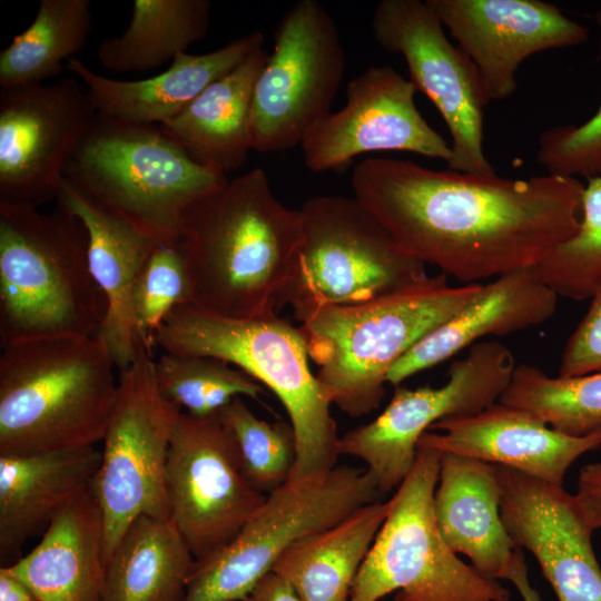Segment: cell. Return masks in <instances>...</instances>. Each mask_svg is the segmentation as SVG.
<instances>
[{
	"label": "cell",
	"mask_w": 601,
	"mask_h": 601,
	"mask_svg": "<svg viewBox=\"0 0 601 601\" xmlns=\"http://www.w3.org/2000/svg\"><path fill=\"white\" fill-rule=\"evenodd\" d=\"M598 58L601 59V36ZM536 159L549 174L585 179L601 175V106L579 126L544 130L539 138Z\"/></svg>",
	"instance_id": "obj_37"
},
{
	"label": "cell",
	"mask_w": 601,
	"mask_h": 601,
	"mask_svg": "<svg viewBox=\"0 0 601 601\" xmlns=\"http://www.w3.org/2000/svg\"><path fill=\"white\" fill-rule=\"evenodd\" d=\"M164 353L221 359L269 388L286 410L297 454L289 480L336 467L339 436L331 401L311 371L305 337L278 316L236 319L194 303L176 307L154 339Z\"/></svg>",
	"instance_id": "obj_6"
},
{
	"label": "cell",
	"mask_w": 601,
	"mask_h": 601,
	"mask_svg": "<svg viewBox=\"0 0 601 601\" xmlns=\"http://www.w3.org/2000/svg\"><path fill=\"white\" fill-rule=\"evenodd\" d=\"M375 41L403 56L410 81L435 106L452 138L449 169L494 175L483 151V111L489 104L475 66L453 46L440 19L420 0H382L372 21Z\"/></svg>",
	"instance_id": "obj_15"
},
{
	"label": "cell",
	"mask_w": 601,
	"mask_h": 601,
	"mask_svg": "<svg viewBox=\"0 0 601 601\" xmlns=\"http://www.w3.org/2000/svg\"><path fill=\"white\" fill-rule=\"evenodd\" d=\"M501 518L516 548L530 551L559 601H601V568L593 530L573 494L497 465Z\"/></svg>",
	"instance_id": "obj_19"
},
{
	"label": "cell",
	"mask_w": 601,
	"mask_h": 601,
	"mask_svg": "<svg viewBox=\"0 0 601 601\" xmlns=\"http://www.w3.org/2000/svg\"><path fill=\"white\" fill-rule=\"evenodd\" d=\"M195 563L170 519L141 515L106 562L102 601H181Z\"/></svg>",
	"instance_id": "obj_29"
},
{
	"label": "cell",
	"mask_w": 601,
	"mask_h": 601,
	"mask_svg": "<svg viewBox=\"0 0 601 601\" xmlns=\"http://www.w3.org/2000/svg\"><path fill=\"white\" fill-rule=\"evenodd\" d=\"M351 187L404 252L463 285L534 268L577 234L584 190L571 176L509 179L377 156L353 167Z\"/></svg>",
	"instance_id": "obj_1"
},
{
	"label": "cell",
	"mask_w": 601,
	"mask_h": 601,
	"mask_svg": "<svg viewBox=\"0 0 601 601\" xmlns=\"http://www.w3.org/2000/svg\"><path fill=\"white\" fill-rule=\"evenodd\" d=\"M91 483L61 509L29 553L4 565L38 601H102L104 523Z\"/></svg>",
	"instance_id": "obj_25"
},
{
	"label": "cell",
	"mask_w": 601,
	"mask_h": 601,
	"mask_svg": "<svg viewBox=\"0 0 601 601\" xmlns=\"http://www.w3.org/2000/svg\"><path fill=\"white\" fill-rule=\"evenodd\" d=\"M587 524L594 531L601 528V462L584 465L579 473L573 494Z\"/></svg>",
	"instance_id": "obj_39"
},
{
	"label": "cell",
	"mask_w": 601,
	"mask_h": 601,
	"mask_svg": "<svg viewBox=\"0 0 601 601\" xmlns=\"http://www.w3.org/2000/svg\"><path fill=\"white\" fill-rule=\"evenodd\" d=\"M95 446L0 455V558L18 555L26 541L43 533L53 518L99 467Z\"/></svg>",
	"instance_id": "obj_26"
},
{
	"label": "cell",
	"mask_w": 601,
	"mask_h": 601,
	"mask_svg": "<svg viewBox=\"0 0 601 601\" xmlns=\"http://www.w3.org/2000/svg\"><path fill=\"white\" fill-rule=\"evenodd\" d=\"M599 21H600V23H601V13H599Z\"/></svg>",
	"instance_id": "obj_43"
},
{
	"label": "cell",
	"mask_w": 601,
	"mask_h": 601,
	"mask_svg": "<svg viewBox=\"0 0 601 601\" xmlns=\"http://www.w3.org/2000/svg\"><path fill=\"white\" fill-rule=\"evenodd\" d=\"M268 58L263 48L208 86L178 116L158 125L197 164L227 175L252 150L249 114L255 83Z\"/></svg>",
	"instance_id": "obj_27"
},
{
	"label": "cell",
	"mask_w": 601,
	"mask_h": 601,
	"mask_svg": "<svg viewBox=\"0 0 601 601\" xmlns=\"http://www.w3.org/2000/svg\"><path fill=\"white\" fill-rule=\"evenodd\" d=\"M391 506L370 503L336 525L292 545L273 572L285 579L302 601H351L354 581Z\"/></svg>",
	"instance_id": "obj_28"
},
{
	"label": "cell",
	"mask_w": 601,
	"mask_h": 601,
	"mask_svg": "<svg viewBox=\"0 0 601 601\" xmlns=\"http://www.w3.org/2000/svg\"><path fill=\"white\" fill-rule=\"evenodd\" d=\"M210 9L208 0H135L128 28L100 43L98 60L117 72L156 69L205 38Z\"/></svg>",
	"instance_id": "obj_30"
},
{
	"label": "cell",
	"mask_w": 601,
	"mask_h": 601,
	"mask_svg": "<svg viewBox=\"0 0 601 601\" xmlns=\"http://www.w3.org/2000/svg\"><path fill=\"white\" fill-rule=\"evenodd\" d=\"M476 68L487 102L509 98L531 55L584 43L589 29L540 0H426Z\"/></svg>",
	"instance_id": "obj_18"
},
{
	"label": "cell",
	"mask_w": 601,
	"mask_h": 601,
	"mask_svg": "<svg viewBox=\"0 0 601 601\" xmlns=\"http://www.w3.org/2000/svg\"><path fill=\"white\" fill-rule=\"evenodd\" d=\"M89 0H41L32 23L0 53V87L42 83L62 71L91 29Z\"/></svg>",
	"instance_id": "obj_31"
},
{
	"label": "cell",
	"mask_w": 601,
	"mask_h": 601,
	"mask_svg": "<svg viewBox=\"0 0 601 601\" xmlns=\"http://www.w3.org/2000/svg\"><path fill=\"white\" fill-rule=\"evenodd\" d=\"M0 601H38L31 590L4 566L0 569Z\"/></svg>",
	"instance_id": "obj_42"
},
{
	"label": "cell",
	"mask_w": 601,
	"mask_h": 601,
	"mask_svg": "<svg viewBox=\"0 0 601 601\" xmlns=\"http://www.w3.org/2000/svg\"><path fill=\"white\" fill-rule=\"evenodd\" d=\"M600 446L601 428L571 436L526 410L501 402L474 415L436 422L417 444L508 466L554 485H563L578 457Z\"/></svg>",
	"instance_id": "obj_20"
},
{
	"label": "cell",
	"mask_w": 601,
	"mask_h": 601,
	"mask_svg": "<svg viewBox=\"0 0 601 601\" xmlns=\"http://www.w3.org/2000/svg\"><path fill=\"white\" fill-rule=\"evenodd\" d=\"M515 366L502 343L477 342L451 363L443 386H396L375 420L341 436L339 453L362 460L381 494L396 490L415 463L421 436L439 421L474 415L499 402Z\"/></svg>",
	"instance_id": "obj_13"
},
{
	"label": "cell",
	"mask_w": 601,
	"mask_h": 601,
	"mask_svg": "<svg viewBox=\"0 0 601 601\" xmlns=\"http://www.w3.org/2000/svg\"><path fill=\"white\" fill-rule=\"evenodd\" d=\"M345 50L335 21L317 0H299L282 17L274 49L255 83L249 114L252 150L302 146L332 112L344 77Z\"/></svg>",
	"instance_id": "obj_12"
},
{
	"label": "cell",
	"mask_w": 601,
	"mask_h": 601,
	"mask_svg": "<svg viewBox=\"0 0 601 601\" xmlns=\"http://www.w3.org/2000/svg\"><path fill=\"white\" fill-rule=\"evenodd\" d=\"M218 416L230 433L247 479L269 494L290 479L297 454L290 423L258 418L243 397H236Z\"/></svg>",
	"instance_id": "obj_35"
},
{
	"label": "cell",
	"mask_w": 601,
	"mask_h": 601,
	"mask_svg": "<svg viewBox=\"0 0 601 601\" xmlns=\"http://www.w3.org/2000/svg\"><path fill=\"white\" fill-rule=\"evenodd\" d=\"M63 176L158 243L175 244L187 213L228 183L194 161L158 125L96 114Z\"/></svg>",
	"instance_id": "obj_7"
},
{
	"label": "cell",
	"mask_w": 601,
	"mask_h": 601,
	"mask_svg": "<svg viewBox=\"0 0 601 601\" xmlns=\"http://www.w3.org/2000/svg\"><path fill=\"white\" fill-rule=\"evenodd\" d=\"M300 239L278 309L302 322L327 306L362 304L427 277L353 196H315L298 209Z\"/></svg>",
	"instance_id": "obj_8"
},
{
	"label": "cell",
	"mask_w": 601,
	"mask_h": 601,
	"mask_svg": "<svg viewBox=\"0 0 601 601\" xmlns=\"http://www.w3.org/2000/svg\"><path fill=\"white\" fill-rule=\"evenodd\" d=\"M558 296L534 268L503 274L483 284L455 316L411 347L388 371L387 383L400 385L487 335L504 336L540 325L556 309Z\"/></svg>",
	"instance_id": "obj_24"
},
{
	"label": "cell",
	"mask_w": 601,
	"mask_h": 601,
	"mask_svg": "<svg viewBox=\"0 0 601 601\" xmlns=\"http://www.w3.org/2000/svg\"><path fill=\"white\" fill-rule=\"evenodd\" d=\"M264 42L263 33L253 31L208 53L177 52L167 70L135 81L98 75L75 57L66 61V69L87 86L97 112L132 124L161 125L263 48Z\"/></svg>",
	"instance_id": "obj_22"
},
{
	"label": "cell",
	"mask_w": 601,
	"mask_h": 601,
	"mask_svg": "<svg viewBox=\"0 0 601 601\" xmlns=\"http://www.w3.org/2000/svg\"><path fill=\"white\" fill-rule=\"evenodd\" d=\"M588 312L563 349L560 377L582 376L601 371V280Z\"/></svg>",
	"instance_id": "obj_38"
},
{
	"label": "cell",
	"mask_w": 601,
	"mask_h": 601,
	"mask_svg": "<svg viewBox=\"0 0 601 601\" xmlns=\"http://www.w3.org/2000/svg\"><path fill=\"white\" fill-rule=\"evenodd\" d=\"M165 482L169 519L196 562L227 545L267 496L247 479L218 414L195 417L181 411Z\"/></svg>",
	"instance_id": "obj_14"
},
{
	"label": "cell",
	"mask_w": 601,
	"mask_h": 601,
	"mask_svg": "<svg viewBox=\"0 0 601 601\" xmlns=\"http://www.w3.org/2000/svg\"><path fill=\"white\" fill-rule=\"evenodd\" d=\"M97 111L72 77L0 92V203L56 199L65 168Z\"/></svg>",
	"instance_id": "obj_16"
},
{
	"label": "cell",
	"mask_w": 601,
	"mask_h": 601,
	"mask_svg": "<svg viewBox=\"0 0 601 601\" xmlns=\"http://www.w3.org/2000/svg\"><path fill=\"white\" fill-rule=\"evenodd\" d=\"M191 303V288L177 243H158L144 264L132 292V314L140 345L152 352L154 339L171 312Z\"/></svg>",
	"instance_id": "obj_36"
},
{
	"label": "cell",
	"mask_w": 601,
	"mask_h": 601,
	"mask_svg": "<svg viewBox=\"0 0 601 601\" xmlns=\"http://www.w3.org/2000/svg\"><path fill=\"white\" fill-rule=\"evenodd\" d=\"M380 494L366 467L336 466L289 480L267 494L227 545L195 563L181 601H243L292 545L378 501Z\"/></svg>",
	"instance_id": "obj_10"
},
{
	"label": "cell",
	"mask_w": 601,
	"mask_h": 601,
	"mask_svg": "<svg viewBox=\"0 0 601 601\" xmlns=\"http://www.w3.org/2000/svg\"><path fill=\"white\" fill-rule=\"evenodd\" d=\"M0 355V455L95 446L117 397L99 335L13 343Z\"/></svg>",
	"instance_id": "obj_3"
},
{
	"label": "cell",
	"mask_w": 601,
	"mask_h": 601,
	"mask_svg": "<svg viewBox=\"0 0 601 601\" xmlns=\"http://www.w3.org/2000/svg\"><path fill=\"white\" fill-rule=\"evenodd\" d=\"M162 396L195 417L217 415L236 397L259 400L265 387L239 368L214 357L164 353L155 361Z\"/></svg>",
	"instance_id": "obj_33"
},
{
	"label": "cell",
	"mask_w": 601,
	"mask_h": 601,
	"mask_svg": "<svg viewBox=\"0 0 601 601\" xmlns=\"http://www.w3.org/2000/svg\"><path fill=\"white\" fill-rule=\"evenodd\" d=\"M505 580L511 581L515 585L523 601H541L539 592L534 588H532L529 582L524 555L522 549L520 548H516L512 564Z\"/></svg>",
	"instance_id": "obj_41"
},
{
	"label": "cell",
	"mask_w": 601,
	"mask_h": 601,
	"mask_svg": "<svg viewBox=\"0 0 601 601\" xmlns=\"http://www.w3.org/2000/svg\"><path fill=\"white\" fill-rule=\"evenodd\" d=\"M180 413L160 393L155 361L142 347L136 359L119 371L117 397L91 483L104 523L105 565L137 518L169 519L166 466Z\"/></svg>",
	"instance_id": "obj_11"
},
{
	"label": "cell",
	"mask_w": 601,
	"mask_h": 601,
	"mask_svg": "<svg viewBox=\"0 0 601 601\" xmlns=\"http://www.w3.org/2000/svg\"><path fill=\"white\" fill-rule=\"evenodd\" d=\"M106 299L80 219L0 203V342L98 335Z\"/></svg>",
	"instance_id": "obj_4"
},
{
	"label": "cell",
	"mask_w": 601,
	"mask_h": 601,
	"mask_svg": "<svg viewBox=\"0 0 601 601\" xmlns=\"http://www.w3.org/2000/svg\"><path fill=\"white\" fill-rule=\"evenodd\" d=\"M482 286H451L440 273L362 304L322 307L305 317L299 328L332 405L352 417L376 410L390 368Z\"/></svg>",
	"instance_id": "obj_5"
},
{
	"label": "cell",
	"mask_w": 601,
	"mask_h": 601,
	"mask_svg": "<svg viewBox=\"0 0 601 601\" xmlns=\"http://www.w3.org/2000/svg\"><path fill=\"white\" fill-rule=\"evenodd\" d=\"M433 512L446 545L484 578H506L516 546L501 518L497 465L442 452Z\"/></svg>",
	"instance_id": "obj_23"
},
{
	"label": "cell",
	"mask_w": 601,
	"mask_h": 601,
	"mask_svg": "<svg viewBox=\"0 0 601 601\" xmlns=\"http://www.w3.org/2000/svg\"><path fill=\"white\" fill-rule=\"evenodd\" d=\"M499 402L526 410L564 434L584 436L601 428V371L550 377L536 366L520 364Z\"/></svg>",
	"instance_id": "obj_32"
},
{
	"label": "cell",
	"mask_w": 601,
	"mask_h": 601,
	"mask_svg": "<svg viewBox=\"0 0 601 601\" xmlns=\"http://www.w3.org/2000/svg\"><path fill=\"white\" fill-rule=\"evenodd\" d=\"M299 239V210L276 198L265 170L228 180L180 226L191 303L228 318L277 316Z\"/></svg>",
	"instance_id": "obj_2"
},
{
	"label": "cell",
	"mask_w": 601,
	"mask_h": 601,
	"mask_svg": "<svg viewBox=\"0 0 601 601\" xmlns=\"http://www.w3.org/2000/svg\"><path fill=\"white\" fill-rule=\"evenodd\" d=\"M587 180L577 234L534 267L556 296L578 302L591 298L601 280V175Z\"/></svg>",
	"instance_id": "obj_34"
},
{
	"label": "cell",
	"mask_w": 601,
	"mask_h": 601,
	"mask_svg": "<svg viewBox=\"0 0 601 601\" xmlns=\"http://www.w3.org/2000/svg\"><path fill=\"white\" fill-rule=\"evenodd\" d=\"M55 200L78 217L87 230L90 272L107 305L98 335L121 371L142 348L134 321L132 292L158 242L108 211L65 176Z\"/></svg>",
	"instance_id": "obj_21"
},
{
	"label": "cell",
	"mask_w": 601,
	"mask_h": 601,
	"mask_svg": "<svg viewBox=\"0 0 601 601\" xmlns=\"http://www.w3.org/2000/svg\"><path fill=\"white\" fill-rule=\"evenodd\" d=\"M416 92L391 66L368 67L347 83L346 104L302 144L306 168L339 173L354 158L378 151L413 152L447 164L451 146L420 114Z\"/></svg>",
	"instance_id": "obj_17"
},
{
	"label": "cell",
	"mask_w": 601,
	"mask_h": 601,
	"mask_svg": "<svg viewBox=\"0 0 601 601\" xmlns=\"http://www.w3.org/2000/svg\"><path fill=\"white\" fill-rule=\"evenodd\" d=\"M442 452L417 447L354 581L351 601H509L511 592L459 559L433 512Z\"/></svg>",
	"instance_id": "obj_9"
},
{
	"label": "cell",
	"mask_w": 601,
	"mask_h": 601,
	"mask_svg": "<svg viewBox=\"0 0 601 601\" xmlns=\"http://www.w3.org/2000/svg\"><path fill=\"white\" fill-rule=\"evenodd\" d=\"M243 601H302L293 587L270 571L264 575Z\"/></svg>",
	"instance_id": "obj_40"
}]
</instances>
